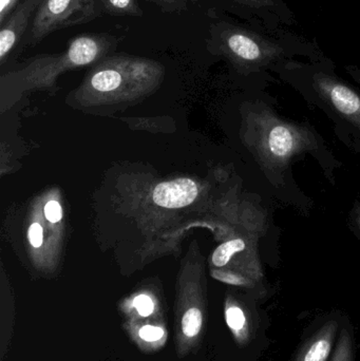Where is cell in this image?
Returning <instances> with one entry per match:
<instances>
[{
	"label": "cell",
	"instance_id": "6da1fadb",
	"mask_svg": "<svg viewBox=\"0 0 360 361\" xmlns=\"http://www.w3.org/2000/svg\"><path fill=\"white\" fill-rule=\"evenodd\" d=\"M253 129L254 149L266 171H283L294 158L316 146L308 128L279 118L268 108L257 112Z\"/></svg>",
	"mask_w": 360,
	"mask_h": 361
},
{
	"label": "cell",
	"instance_id": "7a4b0ae2",
	"mask_svg": "<svg viewBox=\"0 0 360 361\" xmlns=\"http://www.w3.org/2000/svg\"><path fill=\"white\" fill-rule=\"evenodd\" d=\"M125 334L149 361H175L173 324L169 316L149 295H137L123 309Z\"/></svg>",
	"mask_w": 360,
	"mask_h": 361
},
{
	"label": "cell",
	"instance_id": "3957f363",
	"mask_svg": "<svg viewBox=\"0 0 360 361\" xmlns=\"http://www.w3.org/2000/svg\"><path fill=\"white\" fill-rule=\"evenodd\" d=\"M116 42L109 36L84 34L70 40L68 48L59 54L40 55L11 78L27 84H44L72 68L86 67L103 59Z\"/></svg>",
	"mask_w": 360,
	"mask_h": 361
},
{
	"label": "cell",
	"instance_id": "277c9868",
	"mask_svg": "<svg viewBox=\"0 0 360 361\" xmlns=\"http://www.w3.org/2000/svg\"><path fill=\"white\" fill-rule=\"evenodd\" d=\"M99 15L95 0H42L32 19L25 44L35 46L57 30L89 23Z\"/></svg>",
	"mask_w": 360,
	"mask_h": 361
},
{
	"label": "cell",
	"instance_id": "5b68a950",
	"mask_svg": "<svg viewBox=\"0 0 360 361\" xmlns=\"http://www.w3.org/2000/svg\"><path fill=\"white\" fill-rule=\"evenodd\" d=\"M213 46L220 52L244 67H259L278 56L280 49L253 32L224 25L213 33Z\"/></svg>",
	"mask_w": 360,
	"mask_h": 361
},
{
	"label": "cell",
	"instance_id": "8992f818",
	"mask_svg": "<svg viewBox=\"0 0 360 361\" xmlns=\"http://www.w3.org/2000/svg\"><path fill=\"white\" fill-rule=\"evenodd\" d=\"M313 84L325 105L360 130V93L340 78L325 72H317Z\"/></svg>",
	"mask_w": 360,
	"mask_h": 361
},
{
	"label": "cell",
	"instance_id": "52a82bcc",
	"mask_svg": "<svg viewBox=\"0 0 360 361\" xmlns=\"http://www.w3.org/2000/svg\"><path fill=\"white\" fill-rule=\"evenodd\" d=\"M222 324L238 349L251 345L255 337V322L249 307L235 295L228 294L222 307Z\"/></svg>",
	"mask_w": 360,
	"mask_h": 361
},
{
	"label": "cell",
	"instance_id": "ba28073f",
	"mask_svg": "<svg viewBox=\"0 0 360 361\" xmlns=\"http://www.w3.org/2000/svg\"><path fill=\"white\" fill-rule=\"evenodd\" d=\"M42 0H23L6 18L0 29V61L6 57L20 42L21 37L29 27L30 19L36 12Z\"/></svg>",
	"mask_w": 360,
	"mask_h": 361
},
{
	"label": "cell",
	"instance_id": "9c48e42d",
	"mask_svg": "<svg viewBox=\"0 0 360 361\" xmlns=\"http://www.w3.org/2000/svg\"><path fill=\"white\" fill-rule=\"evenodd\" d=\"M198 195L194 180L179 179L159 184L152 192V200L161 207L182 208L194 203Z\"/></svg>",
	"mask_w": 360,
	"mask_h": 361
},
{
	"label": "cell",
	"instance_id": "30bf717a",
	"mask_svg": "<svg viewBox=\"0 0 360 361\" xmlns=\"http://www.w3.org/2000/svg\"><path fill=\"white\" fill-rule=\"evenodd\" d=\"M338 322L335 319L325 322L302 345L294 361H328L332 355L337 338Z\"/></svg>",
	"mask_w": 360,
	"mask_h": 361
},
{
	"label": "cell",
	"instance_id": "8fae6325",
	"mask_svg": "<svg viewBox=\"0 0 360 361\" xmlns=\"http://www.w3.org/2000/svg\"><path fill=\"white\" fill-rule=\"evenodd\" d=\"M247 247V242L242 238L228 240L216 248L215 252L211 255V263L217 269L226 267L235 255L244 252Z\"/></svg>",
	"mask_w": 360,
	"mask_h": 361
},
{
	"label": "cell",
	"instance_id": "7c38bea8",
	"mask_svg": "<svg viewBox=\"0 0 360 361\" xmlns=\"http://www.w3.org/2000/svg\"><path fill=\"white\" fill-rule=\"evenodd\" d=\"M330 361H354V345L350 330L342 329Z\"/></svg>",
	"mask_w": 360,
	"mask_h": 361
},
{
	"label": "cell",
	"instance_id": "4fadbf2b",
	"mask_svg": "<svg viewBox=\"0 0 360 361\" xmlns=\"http://www.w3.org/2000/svg\"><path fill=\"white\" fill-rule=\"evenodd\" d=\"M106 11L112 14L141 16L143 14L137 0H99Z\"/></svg>",
	"mask_w": 360,
	"mask_h": 361
},
{
	"label": "cell",
	"instance_id": "5bb4252c",
	"mask_svg": "<svg viewBox=\"0 0 360 361\" xmlns=\"http://www.w3.org/2000/svg\"><path fill=\"white\" fill-rule=\"evenodd\" d=\"M216 278L220 281L225 282L230 286H241V288H251L254 282L245 276L235 273H217Z\"/></svg>",
	"mask_w": 360,
	"mask_h": 361
},
{
	"label": "cell",
	"instance_id": "9a60e30c",
	"mask_svg": "<svg viewBox=\"0 0 360 361\" xmlns=\"http://www.w3.org/2000/svg\"><path fill=\"white\" fill-rule=\"evenodd\" d=\"M44 216L51 223H57L63 218V209L57 201H50L44 206Z\"/></svg>",
	"mask_w": 360,
	"mask_h": 361
},
{
	"label": "cell",
	"instance_id": "2e32d148",
	"mask_svg": "<svg viewBox=\"0 0 360 361\" xmlns=\"http://www.w3.org/2000/svg\"><path fill=\"white\" fill-rule=\"evenodd\" d=\"M27 237H29L30 243L33 247H40L42 245V242H44V231H42V225L38 224V223H33L30 226Z\"/></svg>",
	"mask_w": 360,
	"mask_h": 361
},
{
	"label": "cell",
	"instance_id": "e0dca14e",
	"mask_svg": "<svg viewBox=\"0 0 360 361\" xmlns=\"http://www.w3.org/2000/svg\"><path fill=\"white\" fill-rule=\"evenodd\" d=\"M19 4V0H0V25L4 23Z\"/></svg>",
	"mask_w": 360,
	"mask_h": 361
},
{
	"label": "cell",
	"instance_id": "ac0fdd59",
	"mask_svg": "<svg viewBox=\"0 0 360 361\" xmlns=\"http://www.w3.org/2000/svg\"><path fill=\"white\" fill-rule=\"evenodd\" d=\"M347 72L352 76L353 80L360 86V68L349 66V67H347Z\"/></svg>",
	"mask_w": 360,
	"mask_h": 361
},
{
	"label": "cell",
	"instance_id": "d6986e66",
	"mask_svg": "<svg viewBox=\"0 0 360 361\" xmlns=\"http://www.w3.org/2000/svg\"><path fill=\"white\" fill-rule=\"evenodd\" d=\"M149 1L156 2L158 4H171L178 0H149Z\"/></svg>",
	"mask_w": 360,
	"mask_h": 361
},
{
	"label": "cell",
	"instance_id": "ffe728a7",
	"mask_svg": "<svg viewBox=\"0 0 360 361\" xmlns=\"http://www.w3.org/2000/svg\"><path fill=\"white\" fill-rule=\"evenodd\" d=\"M356 221H357V224H359V231H360V209H359V214H357Z\"/></svg>",
	"mask_w": 360,
	"mask_h": 361
},
{
	"label": "cell",
	"instance_id": "44dd1931",
	"mask_svg": "<svg viewBox=\"0 0 360 361\" xmlns=\"http://www.w3.org/2000/svg\"><path fill=\"white\" fill-rule=\"evenodd\" d=\"M249 1H251V0H249Z\"/></svg>",
	"mask_w": 360,
	"mask_h": 361
}]
</instances>
